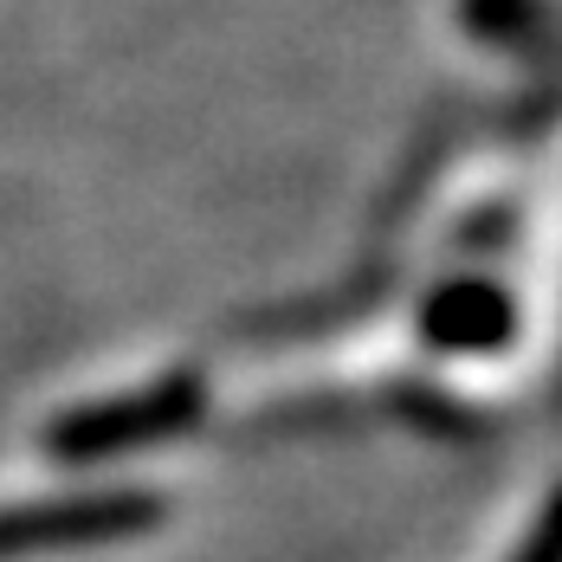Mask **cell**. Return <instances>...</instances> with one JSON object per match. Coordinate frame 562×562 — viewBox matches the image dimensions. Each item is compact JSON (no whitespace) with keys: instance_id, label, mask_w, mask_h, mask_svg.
Listing matches in <instances>:
<instances>
[{"instance_id":"obj_1","label":"cell","mask_w":562,"mask_h":562,"mask_svg":"<svg viewBox=\"0 0 562 562\" xmlns=\"http://www.w3.org/2000/svg\"><path fill=\"white\" fill-rule=\"evenodd\" d=\"M207 375L201 369H169L143 389L104 394V401H78L46 420L40 447L53 465H71V472H91V465H111V459H130V452H156L194 434L207 420Z\"/></svg>"},{"instance_id":"obj_5","label":"cell","mask_w":562,"mask_h":562,"mask_svg":"<svg viewBox=\"0 0 562 562\" xmlns=\"http://www.w3.org/2000/svg\"><path fill=\"white\" fill-rule=\"evenodd\" d=\"M505 562H562V485H550V498L537 505L530 530L517 537V550Z\"/></svg>"},{"instance_id":"obj_4","label":"cell","mask_w":562,"mask_h":562,"mask_svg":"<svg viewBox=\"0 0 562 562\" xmlns=\"http://www.w3.org/2000/svg\"><path fill=\"white\" fill-rule=\"evenodd\" d=\"M459 26L498 53H550L562 7H550V0H459Z\"/></svg>"},{"instance_id":"obj_3","label":"cell","mask_w":562,"mask_h":562,"mask_svg":"<svg viewBox=\"0 0 562 562\" xmlns=\"http://www.w3.org/2000/svg\"><path fill=\"white\" fill-rule=\"evenodd\" d=\"M414 337L427 342L434 356H465V362L505 356L517 342V297L492 272H452V279H440L420 297Z\"/></svg>"},{"instance_id":"obj_2","label":"cell","mask_w":562,"mask_h":562,"mask_svg":"<svg viewBox=\"0 0 562 562\" xmlns=\"http://www.w3.org/2000/svg\"><path fill=\"white\" fill-rule=\"evenodd\" d=\"M162 517H169V498L149 492V485H98V492H58V498L0 505V562L130 543V537L162 530Z\"/></svg>"}]
</instances>
